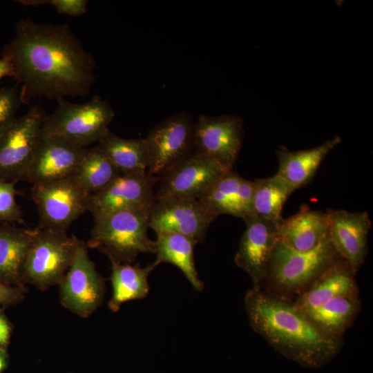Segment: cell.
<instances>
[{
  "mask_svg": "<svg viewBox=\"0 0 373 373\" xmlns=\"http://www.w3.org/2000/svg\"><path fill=\"white\" fill-rule=\"evenodd\" d=\"M19 2L24 6H53L59 14L80 17L87 12V0H23Z\"/></svg>",
  "mask_w": 373,
  "mask_h": 373,
  "instance_id": "31",
  "label": "cell"
},
{
  "mask_svg": "<svg viewBox=\"0 0 373 373\" xmlns=\"http://www.w3.org/2000/svg\"><path fill=\"white\" fill-rule=\"evenodd\" d=\"M87 245L79 240L75 258L59 285L63 307L81 318H88L103 303L106 285L88 255Z\"/></svg>",
  "mask_w": 373,
  "mask_h": 373,
  "instance_id": "9",
  "label": "cell"
},
{
  "mask_svg": "<svg viewBox=\"0 0 373 373\" xmlns=\"http://www.w3.org/2000/svg\"><path fill=\"white\" fill-rule=\"evenodd\" d=\"M155 241L157 265L169 262L178 267L196 291H202L204 284L198 276L194 262V247L191 239L174 233H158Z\"/></svg>",
  "mask_w": 373,
  "mask_h": 373,
  "instance_id": "25",
  "label": "cell"
},
{
  "mask_svg": "<svg viewBox=\"0 0 373 373\" xmlns=\"http://www.w3.org/2000/svg\"><path fill=\"white\" fill-rule=\"evenodd\" d=\"M70 373H75V372H70Z\"/></svg>",
  "mask_w": 373,
  "mask_h": 373,
  "instance_id": "36",
  "label": "cell"
},
{
  "mask_svg": "<svg viewBox=\"0 0 373 373\" xmlns=\"http://www.w3.org/2000/svg\"><path fill=\"white\" fill-rule=\"evenodd\" d=\"M8 355L6 349L0 347V373L7 367Z\"/></svg>",
  "mask_w": 373,
  "mask_h": 373,
  "instance_id": "35",
  "label": "cell"
},
{
  "mask_svg": "<svg viewBox=\"0 0 373 373\" xmlns=\"http://www.w3.org/2000/svg\"><path fill=\"white\" fill-rule=\"evenodd\" d=\"M26 293V287H12L0 283V304L10 306L19 303L25 298Z\"/></svg>",
  "mask_w": 373,
  "mask_h": 373,
  "instance_id": "32",
  "label": "cell"
},
{
  "mask_svg": "<svg viewBox=\"0 0 373 373\" xmlns=\"http://www.w3.org/2000/svg\"><path fill=\"white\" fill-rule=\"evenodd\" d=\"M243 119L237 115H202L193 128L194 151L233 171L242 140Z\"/></svg>",
  "mask_w": 373,
  "mask_h": 373,
  "instance_id": "13",
  "label": "cell"
},
{
  "mask_svg": "<svg viewBox=\"0 0 373 373\" xmlns=\"http://www.w3.org/2000/svg\"><path fill=\"white\" fill-rule=\"evenodd\" d=\"M31 196L39 215L38 228L67 231L88 211L90 195L69 178L33 184Z\"/></svg>",
  "mask_w": 373,
  "mask_h": 373,
  "instance_id": "8",
  "label": "cell"
},
{
  "mask_svg": "<svg viewBox=\"0 0 373 373\" xmlns=\"http://www.w3.org/2000/svg\"><path fill=\"white\" fill-rule=\"evenodd\" d=\"M121 175L146 173L149 165L147 143L143 139H126L108 131L97 145Z\"/></svg>",
  "mask_w": 373,
  "mask_h": 373,
  "instance_id": "24",
  "label": "cell"
},
{
  "mask_svg": "<svg viewBox=\"0 0 373 373\" xmlns=\"http://www.w3.org/2000/svg\"><path fill=\"white\" fill-rule=\"evenodd\" d=\"M354 275L341 259L299 294L294 304L303 312H307L338 297L359 296Z\"/></svg>",
  "mask_w": 373,
  "mask_h": 373,
  "instance_id": "19",
  "label": "cell"
},
{
  "mask_svg": "<svg viewBox=\"0 0 373 373\" xmlns=\"http://www.w3.org/2000/svg\"><path fill=\"white\" fill-rule=\"evenodd\" d=\"M112 296L108 301L109 309L117 312L122 304L129 300L142 299L149 291L148 278L157 266L153 263L141 267L139 264L119 263L111 261Z\"/></svg>",
  "mask_w": 373,
  "mask_h": 373,
  "instance_id": "23",
  "label": "cell"
},
{
  "mask_svg": "<svg viewBox=\"0 0 373 373\" xmlns=\"http://www.w3.org/2000/svg\"><path fill=\"white\" fill-rule=\"evenodd\" d=\"M218 216L198 199L155 200L149 216V227L158 233L184 236L196 244L204 240Z\"/></svg>",
  "mask_w": 373,
  "mask_h": 373,
  "instance_id": "12",
  "label": "cell"
},
{
  "mask_svg": "<svg viewBox=\"0 0 373 373\" xmlns=\"http://www.w3.org/2000/svg\"><path fill=\"white\" fill-rule=\"evenodd\" d=\"M328 238L339 257L356 274L365 262L372 222L367 212L328 209Z\"/></svg>",
  "mask_w": 373,
  "mask_h": 373,
  "instance_id": "15",
  "label": "cell"
},
{
  "mask_svg": "<svg viewBox=\"0 0 373 373\" xmlns=\"http://www.w3.org/2000/svg\"><path fill=\"white\" fill-rule=\"evenodd\" d=\"M12 332L11 325L8 318L0 310V347L6 349L8 347Z\"/></svg>",
  "mask_w": 373,
  "mask_h": 373,
  "instance_id": "33",
  "label": "cell"
},
{
  "mask_svg": "<svg viewBox=\"0 0 373 373\" xmlns=\"http://www.w3.org/2000/svg\"><path fill=\"white\" fill-rule=\"evenodd\" d=\"M79 240L66 231L34 229L25 266V285L41 291L59 285L75 258Z\"/></svg>",
  "mask_w": 373,
  "mask_h": 373,
  "instance_id": "6",
  "label": "cell"
},
{
  "mask_svg": "<svg viewBox=\"0 0 373 373\" xmlns=\"http://www.w3.org/2000/svg\"><path fill=\"white\" fill-rule=\"evenodd\" d=\"M253 182L251 216L278 224L283 219L284 205L294 191L276 173Z\"/></svg>",
  "mask_w": 373,
  "mask_h": 373,
  "instance_id": "28",
  "label": "cell"
},
{
  "mask_svg": "<svg viewBox=\"0 0 373 373\" xmlns=\"http://www.w3.org/2000/svg\"><path fill=\"white\" fill-rule=\"evenodd\" d=\"M277 231L279 238L291 248L312 250L328 236L326 213L303 204L296 213L278 224Z\"/></svg>",
  "mask_w": 373,
  "mask_h": 373,
  "instance_id": "22",
  "label": "cell"
},
{
  "mask_svg": "<svg viewBox=\"0 0 373 373\" xmlns=\"http://www.w3.org/2000/svg\"><path fill=\"white\" fill-rule=\"evenodd\" d=\"M229 171L213 159L193 151L160 176L155 200H198Z\"/></svg>",
  "mask_w": 373,
  "mask_h": 373,
  "instance_id": "10",
  "label": "cell"
},
{
  "mask_svg": "<svg viewBox=\"0 0 373 373\" xmlns=\"http://www.w3.org/2000/svg\"><path fill=\"white\" fill-rule=\"evenodd\" d=\"M341 259L328 236L307 251H297L278 238L265 282L280 294H300Z\"/></svg>",
  "mask_w": 373,
  "mask_h": 373,
  "instance_id": "4",
  "label": "cell"
},
{
  "mask_svg": "<svg viewBox=\"0 0 373 373\" xmlns=\"http://www.w3.org/2000/svg\"><path fill=\"white\" fill-rule=\"evenodd\" d=\"M252 329L276 351L304 367H320L339 352L341 338L319 329L294 304L252 287L245 297Z\"/></svg>",
  "mask_w": 373,
  "mask_h": 373,
  "instance_id": "2",
  "label": "cell"
},
{
  "mask_svg": "<svg viewBox=\"0 0 373 373\" xmlns=\"http://www.w3.org/2000/svg\"><path fill=\"white\" fill-rule=\"evenodd\" d=\"M2 56L12 64L23 104L84 97L95 82V59L67 24L21 19Z\"/></svg>",
  "mask_w": 373,
  "mask_h": 373,
  "instance_id": "1",
  "label": "cell"
},
{
  "mask_svg": "<svg viewBox=\"0 0 373 373\" xmlns=\"http://www.w3.org/2000/svg\"><path fill=\"white\" fill-rule=\"evenodd\" d=\"M18 85L0 89V136L16 118L21 104Z\"/></svg>",
  "mask_w": 373,
  "mask_h": 373,
  "instance_id": "30",
  "label": "cell"
},
{
  "mask_svg": "<svg viewBox=\"0 0 373 373\" xmlns=\"http://www.w3.org/2000/svg\"><path fill=\"white\" fill-rule=\"evenodd\" d=\"M341 142V137L336 136L309 149L291 151L280 146L276 150L279 163L276 174L294 192L312 181L323 161Z\"/></svg>",
  "mask_w": 373,
  "mask_h": 373,
  "instance_id": "20",
  "label": "cell"
},
{
  "mask_svg": "<svg viewBox=\"0 0 373 373\" xmlns=\"http://www.w3.org/2000/svg\"><path fill=\"white\" fill-rule=\"evenodd\" d=\"M157 180L146 173L120 175L89 196L88 211L95 218L120 211L150 210L155 201L154 186Z\"/></svg>",
  "mask_w": 373,
  "mask_h": 373,
  "instance_id": "14",
  "label": "cell"
},
{
  "mask_svg": "<svg viewBox=\"0 0 373 373\" xmlns=\"http://www.w3.org/2000/svg\"><path fill=\"white\" fill-rule=\"evenodd\" d=\"M253 188V180L231 171L198 200L218 216L228 214L245 220L251 216Z\"/></svg>",
  "mask_w": 373,
  "mask_h": 373,
  "instance_id": "18",
  "label": "cell"
},
{
  "mask_svg": "<svg viewBox=\"0 0 373 373\" xmlns=\"http://www.w3.org/2000/svg\"><path fill=\"white\" fill-rule=\"evenodd\" d=\"M114 117L111 104L97 96L82 104L59 101L55 111L44 119L42 137L85 148L104 136Z\"/></svg>",
  "mask_w": 373,
  "mask_h": 373,
  "instance_id": "5",
  "label": "cell"
},
{
  "mask_svg": "<svg viewBox=\"0 0 373 373\" xmlns=\"http://www.w3.org/2000/svg\"><path fill=\"white\" fill-rule=\"evenodd\" d=\"M193 128L192 116L183 111L149 131L145 137L149 154V175L161 176L194 151Z\"/></svg>",
  "mask_w": 373,
  "mask_h": 373,
  "instance_id": "11",
  "label": "cell"
},
{
  "mask_svg": "<svg viewBox=\"0 0 373 373\" xmlns=\"http://www.w3.org/2000/svg\"><path fill=\"white\" fill-rule=\"evenodd\" d=\"M359 296H343L304 312L326 334L341 338L352 324L361 306Z\"/></svg>",
  "mask_w": 373,
  "mask_h": 373,
  "instance_id": "26",
  "label": "cell"
},
{
  "mask_svg": "<svg viewBox=\"0 0 373 373\" xmlns=\"http://www.w3.org/2000/svg\"><path fill=\"white\" fill-rule=\"evenodd\" d=\"M149 211H120L94 218L87 247L110 261L124 264H131L140 254H155V241L148 235Z\"/></svg>",
  "mask_w": 373,
  "mask_h": 373,
  "instance_id": "3",
  "label": "cell"
},
{
  "mask_svg": "<svg viewBox=\"0 0 373 373\" xmlns=\"http://www.w3.org/2000/svg\"><path fill=\"white\" fill-rule=\"evenodd\" d=\"M86 149L53 137H43L22 181L45 183L72 176Z\"/></svg>",
  "mask_w": 373,
  "mask_h": 373,
  "instance_id": "17",
  "label": "cell"
},
{
  "mask_svg": "<svg viewBox=\"0 0 373 373\" xmlns=\"http://www.w3.org/2000/svg\"><path fill=\"white\" fill-rule=\"evenodd\" d=\"M6 76H15V70L12 64L5 56H2L0 59V79Z\"/></svg>",
  "mask_w": 373,
  "mask_h": 373,
  "instance_id": "34",
  "label": "cell"
},
{
  "mask_svg": "<svg viewBox=\"0 0 373 373\" xmlns=\"http://www.w3.org/2000/svg\"><path fill=\"white\" fill-rule=\"evenodd\" d=\"M120 175L109 158L96 146L86 150L70 178L90 195L106 188Z\"/></svg>",
  "mask_w": 373,
  "mask_h": 373,
  "instance_id": "27",
  "label": "cell"
},
{
  "mask_svg": "<svg viewBox=\"0 0 373 373\" xmlns=\"http://www.w3.org/2000/svg\"><path fill=\"white\" fill-rule=\"evenodd\" d=\"M246 229L234 260L251 278L254 288L265 282L274 247L279 238L277 225L254 216L244 220Z\"/></svg>",
  "mask_w": 373,
  "mask_h": 373,
  "instance_id": "16",
  "label": "cell"
},
{
  "mask_svg": "<svg viewBox=\"0 0 373 373\" xmlns=\"http://www.w3.org/2000/svg\"><path fill=\"white\" fill-rule=\"evenodd\" d=\"M46 115L40 105H35L1 135L0 180H22L41 142Z\"/></svg>",
  "mask_w": 373,
  "mask_h": 373,
  "instance_id": "7",
  "label": "cell"
},
{
  "mask_svg": "<svg viewBox=\"0 0 373 373\" xmlns=\"http://www.w3.org/2000/svg\"><path fill=\"white\" fill-rule=\"evenodd\" d=\"M17 182L0 180V224H23L22 212L16 200Z\"/></svg>",
  "mask_w": 373,
  "mask_h": 373,
  "instance_id": "29",
  "label": "cell"
},
{
  "mask_svg": "<svg viewBox=\"0 0 373 373\" xmlns=\"http://www.w3.org/2000/svg\"><path fill=\"white\" fill-rule=\"evenodd\" d=\"M34 229L0 224V283L26 287L24 271Z\"/></svg>",
  "mask_w": 373,
  "mask_h": 373,
  "instance_id": "21",
  "label": "cell"
}]
</instances>
